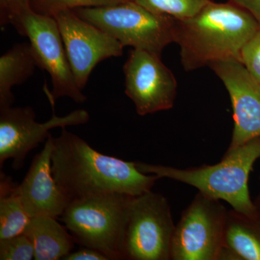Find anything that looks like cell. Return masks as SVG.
<instances>
[{"label": "cell", "instance_id": "obj_7", "mask_svg": "<svg viewBox=\"0 0 260 260\" xmlns=\"http://www.w3.org/2000/svg\"><path fill=\"white\" fill-rule=\"evenodd\" d=\"M228 211L220 200L199 191L176 225L172 260H220Z\"/></svg>", "mask_w": 260, "mask_h": 260}, {"label": "cell", "instance_id": "obj_1", "mask_svg": "<svg viewBox=\"0 0 260 260\" xmlns=\"http://www.w3.org/2000/svg\"><path fill=\"white\" fill-rule=\"evenodd\" d=\"M61 129L54 138L51 171L72 200L108 193L139 196L152 190L160 179L140 172L136 162L100 153L78 135Z\"/></svg>", "mask_w": 260, "mask_h": 260}, {"label": "cell", "instance_id": "obj_4", "mask_svg": "<svg viewBox=\"0 0 260 260\" xmlns=\"http://www.w3.org/2000/svg\"><path fill=\"white\" fill-rule=\"evenodd\" d=\"M78 16L130 46L160 55L174 42L176 19L158 14L133 0L73 10Z\"/></svg>", "mask_w": 260, "mask_h": 260}, {"label": "cell", "instance_id": "obj_12", "mask_svg": "<svg viewBox=\"0 0 260 260\" xmlns=\"http://www.w3.org/2000/svg\"><path fill=\"white\" fill-rule=\"evenodd\" d=\"M210 68L226 88L233 109L234 127L227 150L260 137V83L240 61H218Z\"/></svg>", "mask_w": 260, "mask_h": 260}, {"label": "cell", "instance_id": "obj_3", "mask_svg": "<svg viewBox=\"0 0 260 260\" xmlns=\"http://www.w3.org/2000/svg\"><path fill=\"white\" fill-rule=\"evenodd\" d=\"M260 158V137L232 150H227L223 158L214 165L189 169L136 162L140 172L168 178L197 188L215 199L224 200L234 210L245 215L256 214L249 196V174Z\"/></svg>", "mask_w": 260, "mask_h": 260}, {"label": "cell", "instance_id": "obj_8", "mask_svg": "<svg viewBox=\"0 0 260 260\" xmlns=\"http://www.w3.org/2000/svg\"><path fill=\"white\" fill-rule=\"evenodd\" d=\"M15 28L28 38L38 67L50 75L52 91L48 96L52 106L61 97L70 98L78 104L86 102L70 68L56 19L31 9L21 17Z\"/></svg>", "mask_w": 260, "mask_h": 260}, {"label": "cell", "instance_id": "obj_23", "mask_svg": "<svg viewBox=\"0 0 260 260\" xmlns=\"http://www.w3.org/2000/svg\"><path fill=\"white\" fill-rule=\"evenodd\" d=\"M65 260H109L107 256L104 255L100 251L91 249V248L83 247L80 250L70 252L64 259Z\"/></svg>", "mask_w": 260, "mask_h": 260}, {"label": "cell", "instance_id": "obj_13", "mask_svg": "<svg viewBox=\"0 0 260 260\" xmlns=\"http://www.w3.org/2000/svg\"><path fill=\"white\" fill-rule=\"evenodd\" d=\"M54 138L49 135L44 149L34 158L23 181L17 184V191L25 211L30 218L61 216L71 198L61 189L51 171Z\"/></svg>", "mask_w": 260, "mask_h": 260}, {"label": "cell", "instance_id": "obj_15", "mask_svg": "<svg viewBox=\"0 0 260 260\" xmlns=\"http://www.w3.org/2000/svg\"><path fill=\"white\" fill-rule=\"evenodd\" d=\"M56 219L49 216L30 219L24 234L34 245V259H63L74 247V237Z\"/></svg>", "mask_w": 260, "mask_h": 260}, {"label": "cell", "instance_id": "obj_11", "mask_svg": "<svg viewBox=\"0 0 260 260\" xmlns=\"http://www.w3.org/2000/svg\"><path fill=\"white\" fill-rule=\"evenodd\" d=\"M54 18L60 30L70 68L82 90L99 62L122 55L124 47L119 41L73 10L59 12Z\"/></svg>", "mask_w": 260, "mask_h": 260}, {"label": "cell", "instance_id": "obj_10", "mask_svg": "<svg viewBox=\"0 0 260 260\" xmlns=\"http://www.w3.org/2000/svg\"><path fill=\"white\" fill-rule=\"evenodd\" d=\"M125 93L140 116L169 110L174 107L177 81L160 55L133 49L124 65Z\"/></svg>", "mask_w": 260, "mask_h": 260}, {"label": "cell", "instance_id": "obj_21", "mask_svg": "<svg viewBox=\"0 0 260 260\" xmlns=\"http://www.w3.org/2000/svg\"><path fill=\"white\" fill-rule=\"evenodd\" d=\"M241 62L260 83V27L243 47Z\"/></svg>", "mask_w": 260, "mask_h": 260}, {"label": "cell", "instance_id": "obj_6", "mask_svg": "<svg viewBox=\"0 0 260 260\" xmlns=\"http://www.w3.org/2000/svg\"><path fill=\"white\" fill-rule=\"evenodd\" d=\"M129 195L108 193L75 198L62 215L75 242L100 251L109 259L119 254Z\"/></svg>", "mask_w": 260, "mask_h": 260}, {"label": "cell", "instance_id": "obj_18", "mask_svg": "<svg viewBox=\"0 0 260 260\" xmlns=\"http://www.w3.org/2000/svg\"><path fill=\"white\" fill-rule=\"evenodd\" d=\"M158 14L169 15L177 20L189 18L197 14L211 0H133Z\"/></svg>", "mask_w": 260, "mask_h": 260}, {"label": "cell", "instance_id": "obj_17", "mask_svg": "<svg viewBox=\"0 0 260 260\" xmlns=\"http://www.w3.org/2000/svg\"><path fill=\"white\" fill-rule=\"evenodd\" d=\"M17 184L1 172L0 239L23 234L31 219L18 194Z\"/></svg>", "mask_w": 260, "mask_h": 260}, {"label": "cell", "instance_id": "obj_16", "mask_svg": "<svg viewBox=\"0 0 260 260\" xmlns=\"http://www.w3.org/2000/svg\"><path fill=\"white\" fill-rule=\"evenodd\" d=\"M37 61L30 43L17 44L0 57V109L12 107L14 96L12 88L30 78Z\"/></svg>", "mask_w": 260, "mask_h": 260}, {"label": "cell", "instance_id": "obj_2", "mask_svg": "<svg viewBox=\"0 0 260 260\" xmlns=\"http://www.w3.org/2000/svg\"><path fill=\"white\" fill-rule=\"evenodd\" d=\"M259 27L249 12L229 0H211L192 17L176 19L174 42L183 68L190 72L218 61L241 62L243 47Z\"/></svg>", "mask_w": 260, "mask_h": 260}, {"label": "cell", "instance_id": "obj_22", "mask_svg": "<svg viewBox=\"0 0 260 260\" xmlns=\"http://www.w3.org/2000/svg\"><path fill=\"white\" fill-rule=\"evenodd\" d=\"M30 0H0V25L15 26L25 13L31 10Z\"/></svg>", "mask_w": 260, "mask_h": 260}, {"label": "cell", "instance_id": "obj_5", "mask_svg": "<svg viewBox=\"0 0 260 260\" xmlns=\"http://www.w3.org/2000/svg\"><path fill=\"white\" fill-rule=\"evenodd\" d=\"M175 228L164 195L150 190L130 196L119 246L121 259H172Z\"/></svg>", "mask_w": 260, "mask_h": 260}, {"label": "cell", "instance_id": "obj_24", "mask_svg": "<svg viewBox=\"0 0 260 260\" xmlns=\"http://www.w3.org/2000/svg\"><path fill=\"white\" fill-rule=\"evenodd\" d=\"M244 8L260 23V0H229Z\"/></svg>", "mask_w": 260, "mask_h": 260}, {"label": "cell", "instance_id": "obj_14", "mask_svg": "<svg viewBox=\"0 0 260 260\" xmlns=\"http://www.w3.org/2000/svg\"><path fill=\"white\" fill-rule=\"evenodd\" d=\"M220 260H260V216L228 211Z\"/></svg>", "mask_w": 260, "mask_h": 260}, {"label": "cell", "instance_id": "obj_9", "mask_svg": "<svg viewBox=\"0 0 260 260\" xmlns=\"http://www.w3.org/2000/svg\"><path fill=\"white\" fill-rule=\"evenodd\" d=\"M90 119L88 112L77 109L68 115L55 114L44 123L36 121L32 108L8 107L0 109V166L13 159L15 170L23 167L25 157L30 150L47 140L50 129L56 127L80 125Z\"/></svg>", "mask_w": 260, "mask_h": 260}, {"label": "cell", "instance_id": "obj_20", "mask_svg": "<svg viewBox=\"0 0 260 260\" xmlns=\"http://www.w3.org/2000/svg\"><path fill=\"white\" fill-rule=\"evenodd\" d=\"M34 259L32 242L25 234L0 239V259L30 260Z\"/></svg>", "mask_w": 260, "mask_h": 260}, {"label": "cell", "instance_id": "obj_19", "mask_svg": "<svg viewBox=\"0 0 260 260\" xmlns=\"http://www.w3.org/2000/svg\"><path fill=\"white\" fill-rule=\"evenodd\" d=\"M125 0H30L31 8L39 14L54 17L63 10L115 4Z\"/></svg>", "mask_w": 260, "mask_h": 260}, {"label": "cell", "instance_id": "obj_25", "mask_svg": "<svg viewBox=\"0 0 260 260\" xmlns=\"http://www.w3.org/2000/svg\"><path fill=\"white\" fill-rule=\"evenodd\" d=\"M254 206H255L256 213H257L258 215L260 216V192L257 198H256L255 201L254 202Z\"/></svg>", "mask_w": 260, "mask_h": 260}]
</instances>
